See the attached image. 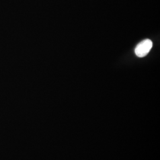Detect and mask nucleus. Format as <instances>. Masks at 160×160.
<instances>
[{"mask_svg":"<svg viewBox=\"0 0 160 160\" xmlns=\"http://www.w3.org/2000/svg\"><path fill=\"white\" fill-rule=\"evenodd\" d=\"M152 47V42L149 39H145L140 42L135 48V52L138 57H145Z\"/></svg>","mask_w":160,"mask_h":160,"instance_id":"obj_1","label":"nucleus"}]
</instances>
